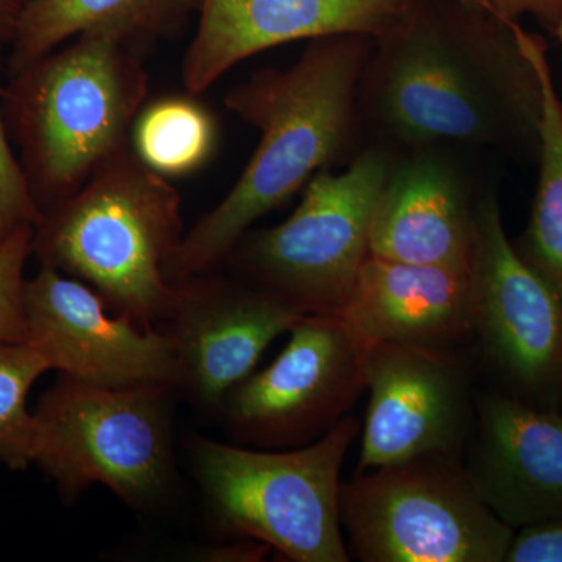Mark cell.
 <instances>
[{"label": "cell", "instance_id": "obj_10", "mask_svg": "<svg viewBox=\"0 0 562 562\" xmlns=\"http://www.w3.org/2000/svg\"><path fill=\"white\" fill-rule=\"evenodd\" d=\"M290 341L222 403L239 446L288 450L319 441L366 391V353L339 317L303 316Z\"/></svg>", "mask_w": 562, "mask_h": 562}, {"label": "cell", "instance_id": "obj_18", "mask_svg": "<svg viewBox=\"0 0 562 562\" xmlns=\"http://www.w3.org/2000/svg\"><path fill=\"white\" fill-rule=\"evenodd\" d=\"M202 0H32L20 22L7 74L83 33H106L135 49L169 35L198 13Z\"/></svg>", "mask_w": 562, "mask_h": 562}, {"label": "cell", "instance_id": "obj_6", "mask_svg": "<svg viewBox=\"0 0 562 562\" xmlns=\"http://www.w3.org/2000/svg\"><path fill=\"white\" fill-rule=\"evenodd\" d=\"M176 392L162 384L98 386L61 373L33 413V462L66 502L103 484L133 509H158L177 483Z\"/></svg>", "mask_w": 562, "mask_h": 562}, {"label": "cell", "instance_id": "obj_2", "mask_svg": "<svg viewBox=\"0 0 562 562\" xmlns=\"http://www.w3.org/2000/svg\"><path fill=\"white\" fill-rule=\"evenodd\" d=\"M373 44L368 35L312 40L290 68L257 70L228 91L225 106L260 139L231 192L184 233L166 265L169 283L220 268L255 222L360 150L358 91Z\"/></svg>", "mask_w": 562, "mask_h": 562}, {"label": "cell", "instance_id": "obj_12", "mask_svg": "<svg viewBox=\"0 0 562 562\" xmlns=\"http://www.w3.org/2000/svg\"><path fill=\"white\" fill-rule=\"evenodd\" d=\"M368 413L358 473L417 458H460L471 391L458 350L379 344L366 353Z\"/></svg>", "mask_w": 562, "mask_h": 562}, {"label": "cell", "instance_id": "obj_25", "mask_svg": "<svg viewBox=\"0 0 562 562\" xmlns=\"http://www.w3.org/2000/svg\"><path fill=\"white\" fill-rule=\"evenodd\" d=\"M495 13L509 21L530 16L546 31L554 33L562 16V0H491Z\"/></svg>", "mask_w": 562, "mask_h": 562}, {"label": "cell", "instance_id": "obj_16", "mask_svg": "<svg viewBox=\"0 0 562 562\" xmlns=\"http://www.w3.org/2000/svg\"><path fill=\"white\" fill-rule=\"evenodd\" d=\"M468 472L487 506L514 528L562 517V416L503 392L476 401Z\"/></svg>", "mask_w": 562, "mask_h": 562}, {"label": "cell", "instance_id": "obj_23", "mask_svg": "<svg viewBox=\"0 0 562 562\" xmlns=\"http://www.w3.org/2000/svg\"><path fill=\"white\" fill-rule=\"evenodd\" d=\"M33 228H22L0 246V342H29L24 269L32 257Z\"/></svg>", "mask_w": 562, "mask_h": 562}, {"label": "cell", "instance_id": "obj_22", "mask_svg": "<svg viewBox=\"0 0 562 562\" xmlns=\"http://www.w3.org/2000/svg\"><path fill=\"white\" fill-rule=\"evenodd\" d=\"M2 44H0V246L22 228H35L43 217L20 158L10 147L9 128L2 106Z\"/></svg>", "mask_w": 562, "mask_h": 562}, {"label": "cell", "instance_id": "obj_15", "mask_svg": "<svg viewBox=\"0 0 562 562\" xmlns=\"http://www.w3.org/2000/svg\"><path fill=\"white\" fill-rule=\"evenodd\" d=\"M414 0H202L184 52L188 94L210 90L239 63L261 52L324 36L382 35Z\"/></svg>", "mask_w": 562, "mask_h": 562}, {"label": "cell", "instance_id": "obj_27", "mask_svg": "<svg viewBox=\"0 0 562 562\" xmlns=\"http://www.w3.org/2000/svg\"><path fill=\"white\" fill-rule=\"evenodd\" d=\"M32 0H0V44L13 43L18 27Z\"/></svg>", "mask_w": 562, "mask_h": 562}, {"label": "cell", "instance_id": "obj_13", "mask_svg": "<svg viewBox=\"0 0 562 562\" xmlns=\"http://www.w3.org/2000/svg\"><path fill=\"white\" fill-rule=\"evenodd\" d=\"M173 284L176 301L160 330L176 347L179 391L199 408L221 409L265 350L303 316L231 272L213 269Z\"/></svg>", "mask_w": 562, "mask_h": 562}, {"label": "cell", "instance_id": "obj_24", "mask_svg": "<svg viewBox=\"0 0 562 562\" xmlns=\"http://www.w3.org/2000/svg\"><path fill=\"white\" fill-rule=\"evenodd\" d=\"M503 562H562V517L514 531Z\"/></svg>", "mask_w": 562, "mask_h": 562}, {"label": "cell", "instance_id": "obj_3", "mask_svg": "<svg viewBox=\"0 0 562 562\" xmlns=\"http://www.w3.org/2000/svg\"><path fill=\"white\" fill-rule=\"evenodd\" d=\"M149 83L135 49L106 33H83L9 72L3 116L41 210L131 144Z\"/></svg>", "mask_w": 562, "mask_h": 562}, {"label": "cell", "instance_id": "obj_17", "mask_svg": "<svg viewBox=\"0 0 562 562\" xmlns=\"http://www.w3.org/2000/svg\"><path fill=\"white\" fill-rule=\"evenodd\" d=\"M339 319L366 350L379 344L457 350L475 336L471 277L371 255Z\"/></svg>", "mask_w": 562, "mask_h": 562}, {"label": "cell", "instance_id": "obj_7", "mask_svg": "<svg viewBox=\"0 0 562 562\" xmlns=\"http://www.w3.org/2000/svg\"><path fill=\"white\" fill-rule=\"evenodd\" d=\"M394 157L371 144L342 172H317L286 221L247 232L222 266L302 316H341L371 257L373 211Z\"/></svg>", "mask_w": 562, "mask_h": 562}, {"label": "cell", "instance_id": "obj_11", "mask_svg": "<svg viewBox=\"0 0 562 562\" xmlns=\"http://www.w3.org/2000/svg\"><path fill=\"white\" fill-rule=\"evenodd\" d=\"M29 342L50 369L105 387L162 384L179 391L180 364L172 339L111 314L83 281L49 266L25 279Z\"/></svg>", "mask_w": 562, "mask_h": 562}, {"label": "cell", "instance_id": "obj_28", "mask_svg": "<svg viewBox=\"0 0 562 562\" xmlns=\"http://www.w3.org/2000/svg\"><path fill=\"white\" fill-rule=\"evenodd\" d=\"M553 35L557 36V38L560 40L562 43V16L560 24H558L557 31H554Z\"/></svg>", "mask_w": 562, "mask_h": 562}, {"label": "cell", "instance_id": "obj_29", "mask_svg": "<svg viewBox=\"0 0 562 562\" xmlns=\"http://www.w3.org/2000/svg\"><path fill=\"white\" fill-rule=\"evenodd\" d=\"M468 2L479 3V5L492 7L491 0H468Z\"/></svg>", "mask_w": 562, "mask_h": 562}, {"label": "cell", "instance_id": "obj_1", "mask_svg": "<svg viewBox=\"0 0 562 562\" xmlns=\"http://www.w3.org/2000/svg\"><path fill=\"white\" fill-rule=\"evenodd\" d=\"M516 22L468 0H414L376 36L362 72L364 146L392 154L443 146L538 160L542 83Z\"/></svg>", "mask_w": 562, "mask_h": 562}, {"label": "cell", "instance_id": "obj_8", "mask_svg": "<svg viewBox=\"0 0 562 562\" xmlns=\"http://www.w3.org/2000/svg\"><path fill=\"white\" fill-rule=\"evenodd\" d=\"M349 554L362 562H503L514 528L460 458L435 454L358 473L339 487Z\"/></svg>", "mask_w": 562, "mask_h": 562}, {"label": "cell", "instance_id": "obj_26", "mask_svg": "<svg viewBox=\"0 0 562 562\" xmlns=\"http://www.w3.org/2000/svg\"><path fill=\"white\" fill-rule=\"evenodd\" d=\"M268 543L258 541L228 543L224 547H214L213 550H205V553H199L201 560L206 561H238V562H257L265 560L266 554L271 552Z\"/></svg>", "mask_w": 562, "mask_h": 562}, {"label": "cell", "instance_id": "obj_14", "mask_svg": "<svg viewBox=\"0 0 562 562\" xmlns=\"http://www.w3.org/2000/svg\"><path fill=\"white\" fill-rule=\"evenodd\" d=\"M468 154L443 146L395 154L373 211L372 257L469 271L483 183Z\"/></svg>", "mask_w": 562, "mask_h": 562}, {"label": "cell", "instance_id": "obj_20", "mask_svg": "<svg viewBox=\"0 0 562 562\" xmlns=\"http://www.w3.org/2000/svg\"><path fill=\"white\" fill-rule=\"evenodd\" d=\"M216 144V120L192 94L146 103L131 132V146L139 160L169 180L201 169Z\"/></svg>", "mask_w": 562, "mask_h": 562}, {"label": "cell", "instance_id": "obj_19", "mask_svg": "<svg viewBox=\"0 0 562 562\" xmlns=\"http://www.w3.org/2000/svg\"><path fill=\"white\" fill-rule=\"evenodd\" d=\"M514 31L538 69L543 95L538 188L530 221L514 249L546 281L562 306V103L554 88L546 40L525 31L519 21Z\"/></svg>", "mask_w": 562, "mask_h": 562}, {"label": "cell", "instance_id": "obj_5", "mask_svg": "<svg viewBox=\"0 0 562 562\" xmlns=\"http://www.w3.org/2000/svg\"><path fill=\"white\" fill-rule=\"evenodd\" d=\"M360 422L347 416L299 449L190 439L191 468L222 536L268 543L294 562H347L339 473Z\"/></svg>", "mask_w": 562, "mask_h": 562}, {"label": "cell", "instance_id": "obj_4", "mask_svg": "<svg viewBox=\"0 0 562 562\" xmlns=\"http://www.w3.org/2000/svg\"><path fill=\"white\" fill-rule=\"evenodd\" d=\"M183 236L179 191L127 144L76 194L43 211L32 255L87 283L110 312L160 328L177 295L165 269Z\"/></svg>", "mask_w": 562, "mask_h": 562}, {"label": "cell", "instance_id": "obj_21", "mask_svg": "<svg viewBox=\"0 0 562 562\" xmlns=\"http://www.w3.org/2000/svg\"><path fill=\"white\" fill-rule=\"evenodd\" d=\"M50 366L31 344L0 342V464L25 471L35 454L31 387Z\"/></svg>", "mask_w": 562, "mask_h": 562}, {"label": "cell", "instance_id": "obj_9", "mask_svg": "<svg viewBox=\"0 0 562 562\" xmlns=\"http://www.w3.org/2000/svg\"><path fill=\"white\" fill-rule=\"evenodd\" d=\"M469 277L484 360L514 397L557 409L562 401V306L509 241L497 181L480 188Z\"/></svg>", "mask_w": 562, "mask_h": 562}]
</instances>
